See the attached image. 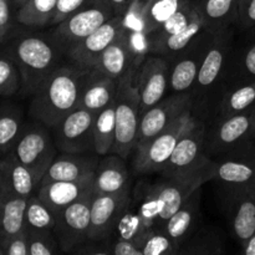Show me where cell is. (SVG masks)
Masks as SVG:
<instances>
[{
	"instance_id": "obj_1",
	"label": "cell",
	"mask_w": 255,
	"mask_h": 255,
	"mask_svg": "<svg viewBox=\"0 0 255 255\" xmlns=\"http://www.w3.org/2000/svg\"><path fill=\"white\" fill-rule=\"evenodd\" d=\"M90 70L75 64H61L40 84L31 96L29 116L49 128L81 106Z\"/></svg>"
},
{
	"instance_id": "obj_2",
	"label": "cell",
	"mask_w": 255,
	"mask_h": 255,
	"mask_svg": "<svg viewBox=\"0 0 255 255\" xmlns=\"http://www.w3.org/2000/svg\"><path fill=\"white\" fill-rule=\"evenodd\" d=\"M16 64L21 76V96L34 95L42 81L62 64L65 52L49 35L22 32L4 47Z\"/></svg>"
},
{
	"instance_id": "obj_3",
	"label": "cell",
	"mask_w": 255,
	"mask_h": 255,
	"mask_svg": "<svg viewBox=\"0 0 255 255\" xmlns=\"http://www.w3.org/2000/svg\"><path fill=\"white\" fill-rule=\"evenodd\" d=\"M162 211L163 202L156 184L138 183L120 212L112 238L136 241L144 231L157 227Z\"/></svg>"
},
{
	"instance_id": "obj_4",
	"label": "cell",
	"mask_w": 255,
	"mask_h": 255,
	"mask_svg": "<svg viewBox=\"0 0 255 255\" xmlns=\"http://www.w3.org/2000/svg\"><path fill=\"white\" fill-rule=\"evenodd\" d=\"M198 117L193 107L172 121L161 133L136 148L133 168L137 173H159L166 167L179 139L197 124Z\"/></svg>"
},
{
	"instance_id": "obj_5",
	"label": "cell",
	"mask_w": 255,
	"mask_h": 255,
	"mask_svg": "<svg viewBox=\"0 0 255 255\" xmlns=\"http://www.w3.org/2000/svg\"><path fill=\"white\" fill-rule=\"evenodd\" d=\"M216 161L207 153V126L202 120L179 139L168 163L159 172L162 177L207 174L214 179Z\"/></svg>"
},
{
	"instance_id": "obj_6",
	"label": "cell",
	"mask_w": 255,
	"mask_h": 255,
	"mask_svg": "<svg viewBox=\"0 0 255 255\" xmlns=\"http://www.w3.org/2000/svg\"><path fill=\"white\" fill-rule=\"evenodd\" d=\"M134 76L136 71H132L120 80L115 97L116 137L111 153L119 154L125 159L136 149L141 121L139 94Z\"/></svg>"
},
{
	"instance_id": "obj_7",
	"label": "cell",
	"mask_w": 255,
	"mask_h": 255,
	"mask_svg": "<svg viewBox=\"0 0 255 255\" xmlns=\"http://www.w3.org/2000/svg\"><path fill=\"white\" fill-rule=\"evenodd\" d=\"M112 16L115 15L107 0H89L84 6L54 25L50 36L62 51L66 52L70 47L96 31Z\"/></svg>"
},
{
	"instance_id": "obj_8",
	"label": "cell",
	"mask_w": 255,
	"mask_h": 255,
	"mask_svg": "<svg viewBox=\"0 0 255 255\" xmlns=\"http://www.w3.org/2000/svg\"><path fill=\"white\" fill-rule=\"evenodd\" d=\"M49 129L44 124L32 120L30 124L24 125V128L11 149L12 154L22 164L34 171L41 181L50 164L59 154V149Z\"/></svg>"
},
{
	"instance_id": "obj_9",
	"label": "cell",
	"mask_w": 255,
	"mask_h": 255,
	"mask_svg": "<svg viewBox=\"0 0 255 255\" xmlns=\"http://www.w3.org/2000/svg\"><path fill=\"white\" fill-rule=\"evenodd\" d=\"M95 112L79 107L50 128L57 149L61 153L95 152Z\"/></svg>"
},
{
	"instance_id": "obj_10",
	"label": "cell",
	"mask_w": 255,
	"mask_h": 255,
	"mask_svg": "<svg viewBox=\"0 0 255 255\" xmlns=\"http://www.w3.org/2000/svg\"><path fill=\"white\" fill-rule=\"evenodd\" d=\"M255 141V106L241 114L219 119L209 142L207 153L219 154L234 151Z\"/></svg>"
},
{
	"instance_id": "obj_11",
	"label": "cell",
	"mask_w": 255,
	"mask_h": 255,
	"mask_svg": "<svg viewBox=\"0 0 255 255\" xmlns=\"http://www.w3.org/2000/svg\"><path fill=\"white\" fill-rule=\"evenodd\" d=\"M91 199L92 193H90L55 213L54 233L62 253L71 254L89 241Z\"/></svg>"
},
{
	"instance_id": "obj_12",
	"label": "cell",
	"mask_w": 255,
	"mask_h": 255,
	"mask_svg": "<svg viewBox=\"0 0 255 255\" xmlns=\"http://www.w3.org/2000/svg\"><path fill=\"white\" fill-rule=\"evenodd\" d=\"M192 107H194V97L191 92L168 94L158 104L149 107L141 115L136 148L161 133L172 121Z\"/></svg>"
},
{
	"instance_id": "obj_13",
	"label": "cell",
	"mask_w": 255,
	"mask_h": 255,
	"mask_svg": "<svg viewBox=\"0 0 255 255\" xmlns=\"http://www.w3.org/2000/svg\"><path fill=\"white\" fill-rule=\"evenodd\" d=\"M141 115L158 104L169 92V61L156 54H148L136 70Z\"/></svg>"
},
{
	"instance_id": "obj_14",
	"label": "cell",
	"mask_w": 255,
	"mask_h": 255,
	"mask_svg": "<svg viewBox=\"0 0 255 255\" xmlns=\"http://www.w3.org/2000/svg\"><path fill=\"white\" fill-rule=\"evenodd\" d=\"M131 193V186L116 193L96 194L92 192L90 207L89 239L106 241L112 238L119 214Z\"/></svg>"
},
{
	"instance_id": "obj_15",
	"label": "cell",
	"mask_w": 255,
	"mask_h": 255,
	"mask_svg": "<svg viewBox=\"0 0 255 255\" xmlns=\"http://www.w3.org/2000/svg\"><path fill=\"white\" fill-rule=\"evenodd\" d=\"M212 36L207 31L191 44L181 55L169 61V92H191L197 81L202 61L204 59Z\"/></svg>"
},
{
	"instance_id": "obj_16",
	"label": "cell",
	"mask_w": 255,
	"mask_h": 255,
	"mask_svg": "<svg viewBox=\"0 0 255 255\" xmlns=\"http://www.w3.org/2000/svg\"><path fill=\"white\" fill-rule=\"evenodd\" d=\"M124 17L112 16L104 25H101L96 31L70 47L65 52V59L82 69H92L97 57L124 32Z\"/></svg>"
},
{
	"instance_id": "obj_17",
	"label": "cell",
	"mask_w": 255,
	"mask_h": 255,
	"mask_svg": "<svg viewBox=\"0 0 255 255\" xmlns=\"http://www.w3.org/2000/svg\"><path fill=\"white\" fill-rule=\"evenodd\" d=\"M216 161L214 179L233 187H254L255 184V141L243 147L219 154Z\"/></svg>"
},
{
	"instance_id": "obj_18",
	"label": "cell",
	"mask_w": 255,
	"mask_h": 255,
	"mask_svg": "<svg viewBox=\"0 0 255 255\" xmlns=\"http://www.w3.org/2000/svg\"><path fill=\"white\" fill-rule=\"evenodd\" d=\"M212 177L207 174L184 177H162L156 182V188L163 202V211L159 216L156 228H162L167 221L181 208L187 198L196 189L201 188Z\"/></svg>"
},
{
	"instance_id": "obj_19",
	"label": "cell",
	"mask_w": 255,
	"mask_h": 255,
	"mask_svg": "<svg viewBox=\"0 0 255 255\" xmlns=\"http://www.w3.org/2000/svg\"><path fill=\"white\" fill-rule=\"evenodd\" d=\"M232 35L233 32L219 35V36H212L208 50L202 61L197 81L194 84L193 90L191 91L193 97L194 95L206 94L221 79L222 72L228 61Z\"/></svg>"
},
{
	"instance_id": "obj_20",
	"label": "cell",
	"mask_w": 255,
	"mask_h": 255,
	"mask_svg": "<svg viewBox=\"0 0 255 255\" xmlns=\"http://www.w3.org/2000/svg\"><path fill=\"white\" fill-rule=\"evenodd\" d=\"M137 67L131 39L125 27L124 32L97 57L92 69L99 70L119 82L129 72L136 71Z\"/></svg>"
},
{
	"instance_id": "obj_21",
	"label": "cell",
	"mask_w": 255,
	"mask_h": 255,
	"mask_svg": "<svg viewBox=\"0 0 255 255\" xmlns=\"http://www.w3.org/2000/svg\"><path fill=\"white\" fill-rule=\"evenodd\" d=\"M99 162V154L95 152L60 153L50 164L41 182L81 181L94 178Z\"/></svg>"
},
{
	"instance_id": "obj_22",
	"label": "cell",
	"mask_w": 255,
	"mask_h": 255,
	"mask_svg": "<svg viewBox=\"0 0 255 255\" xmlns=\"http://www.w3.org/2000/svg\"><path fill=\"white\" fill-rule=\"evenodd\" d=\"M194 4L211 36L233 32L237 27L239 0H194Z\"/></svg>"
},
{
	"instance_id": "obj_23",
	"label": "cell",
	"mask_w": 255,
	"mask_h": 255,
	"mask_svg": "<svg viewBox=\"0 0 255 255\" xmlns=\"http://www.w3.org/2000/svg\"><path fill=\"white\" fill-rule=\"evenodd\" d=\"M94 178L81 181H50L41 182L37 188V197L54 213L92 193Z\"/></svg>"
},
{
	"instance_id": "obj_24",
	"label": "cell",
	"mask_w": 255,
	"mask_h": 255,
	"mask_svg": "<svg viewBox=\"0 0 255 255\" xmlns=\"http://www.w3.org/2000/svg\"><path fill=\"white\" fill-rule=\"evenodd\" d=\"M231 223L242 246L255 233L254 187H233L231 201Z\"/></svg>"
},
{
	"instance_id": "obj_25",
	"label": "cell",
	"mask_w": 255,
	"mask_h": 255,
	"mask_svg": "<svg viewBox=\"0 0 255 255\" xmlns=\"http://www.w3.org/2000/svg\"><path fill=\"white\" fill-rule=\"evenodd\" d=\"M0 168L4 177L7 196L11 194V196L29 198L37 192L41 178L29 167L22 164L12 154V152H9L4 157H0Z\"/></svg>"
},
{
	"instance_id": "obj_26",
	"label": "cell",
	"mask_w": 255,
	"mask_h": 255,
	"mask_svg": "<svg viewBox=\"0 0 255 255\" xmlns=\"http://www.w3.org/2000/svg\"><path fill=\"white\" fill-rule=\"evenodd\" d=\"M128 186L129 172L126 159L116 153L102 156L95 172L92 192L96 194L116 193Z\"/></svg>"
},
{
	"instance_id": "obj_27",
	"label": "cell",
	"mask_w": 255,
	"mask_h": 255,
	"mask_svg": "<svg viewBox=\"0 0 255 255\" xmlns=\"http://www.w3.org/2000/svg\"><path fill=\"white\" fill-rule=\"evenodd\" d=\"M201 188L196 189L184 201L181 208L162 227V229L173 239L178 248L198 227L199 216H201Z\"/></svg>"
},
{
	"instance_id": "obj_28",
	"label": "cell",
	"mask_w": 255,
	"mask_h": 255,
	"mask_svg": "<svg viewBox=\"0 0 255 255\" xmlns=\"http://www.w3.org/2000/svg\"><path fill=\"white\" fill-rule=\"evenodd\" d=\"M204 31L206 30H204L203 21L197 10L196 16L192 19L188 26L182 31L162 37V39L148 40V54L159 55L168 61H172L178 55L186 51L191 46L192 42L196 41Z\"/></svg>"
},
{
	"instance_id": "obj_29",
	"label": "cell",
	"mask_w": 255,
	"mask_h": 255,
	"mask_svg": "<svg viewBox=\"0 0 255 255\" xmlns=\"http://www.w3.org/2000/svg\"><path fill=\"white\" fill-rule=\"evenodd\" d=\"M119 82L96 69H90L81 97L82 109L99 114L115 101Z\"/></svg>"
},
{
	"instance_id": "obj_30",
	"label": "cell",
	"mask_w": 255,
	"mask_h": 255,
	"mask_svg": "<svg viewBox=\"0 0 255 255\" xmlns=\"http://www.w3.org/2000/svg\"><path fill=\"white\" fill-rule=\"evenodd\" d=\"M27 198L17 196L4 197L0 203V247L10 238L25 231V209Z\"/></svg>"
},
{
	"instance_id": "obj_31",
	"label": "cell",
	"mask_w": 255,
	"mask_h": 255,
	"mask_svg": "<svg viewBox=\"0 0 255 255\" xmlns=\"http://www.w3.org/2000/svg\"><path fill=\"white\" fill-rule=\"evenodd\" d=\"M255 106V79L239 80L224 92L218 107L219 119L241 114Z\"/></svg>"
},
{
	"instance_id": "obj_32",
	"label": "cell",
	"mask_w": 255,
	"mask_h": 255,
	"mask_svg": "<svg viewBox=\"0 0 255 255\" xmlns=\"http://www.w3.org/2000/svg\"><path fill=\"white\" fill-rule=\"evenodd\" d=\"M24 125V114L17 105H0V157L11 152Z\"/></svg>"
},
{
	"instance_id": "obj_33",
	"label": "cell",
	"mask_w": 255,
	"mask_h": 255,
	"mask_svg": "<svg viewBox=\"0 0 255 255\" xmlns=\"http://www.w3.org/2000/svg\"><path fill=\"white\" fill-rule=\"evenodd\" d=\"M192 1L193 0H146L142 10L143 32L148 36L178 10Z\"/></svg>"
},
{
	"instance_id": "obj_34",
	"label": "cell",
	"mask_w": 255,
	"mask_h": 255,
	"mask_svg": "<svg viewBox=\"0 0 255 255\" xmlns=\"http://www.w3.org/2000/svg\"><path fill=\"white\" fill-rule=\"evenodd\" d=\"M56 6L57 0H29L16 10L15 20L31 29L51 26Z\"/></svg>"
},
{
	"instance_id": "obj_35",
	"label": "cell",
	"mask_w": 255,
	"mask_h": 255,
	"mask_svg": "<svg viewBox=\"0 0 255 255\" xmlns=\"http://www.w3.org/2000/svg\"><path fill=\"white\" fill-rule=\"evenodd\" d=\"M116 137V112L115 101L96 114L94 122L95 152L99 156L111 153Z\"/></svg>"
},
{
	"instance_id": "obj_36",
	"label": "cell",
	"mask_w": 255,
	"mask_h": 255,
	"mask_svg": "<svg viewBox=\"0 0 255 255\" xmlns=\"http://www.w3.org/2000/svg\"><path fill=\"white\" fill-rule=\"evenodd\" d=\"M142 255H178V246L162 228L144 231L134 241Z\"/></svg>"
},
{
	"instance_id": "obj_37",
	"label": "cell",
	"mask_w": 255,
	"mask_h": 255,
	"mask_svg": "<svg viewBox=\"0 0 255 255\" xmlns=\"http://www.w3.org/2000/svg\"><path fill=\"white\" fill-rule=\"evenodd\" d=\"M55 213L37 197L27 198L25 209V228L29 231H54Z\"/></svg>"
},
{
	"instance_id": "obj_38",
	"label": "cell",
	"mask_w": 255,
	"mask_h": 255,
	"mask_svg": "<svg viewBox=\"0 0 255 255\" xmlns=\"http://www.w3.org/2000/svg\"><path fill=\"white\" fill-rule=\"evenodd\" d=\"M21 76L16 64L5 49L0 51V97L20 94Z\"/></svg>"
},
{
	"instance_id": "obj_39",
	"label": "cell",
	"mask_w": 255,
	"mask_h": 255,
	"mask_svg": "<svg viewBox=\"0 0 255 255\" xmlns=\"http://www.w3.org/2000/svg\"><path fill=\"white\" fill-rule=\"evenodd\" d=\"M223 244L219 241L218 237L216 234H212L206 232L202 233L199 232L198 234L196 231L182 243L179 247L178 255L189 254V255H196V254H221L223 252L222 249Z\"/></svg>"
},
{
	"instance_id": "obj_40",
	"label": "cell",
	"mask_w": 255,
	"mask_h": 255,
	"mask_svg": "<svg viewBox=\"0 0 255 255\" xmlns=\"http://www.w3.org/2000/svg\"><path fill=\"white\" fill-rule=\"evenodd\" d=\"M197 14V7L194 4V0L189 4H187L186 6L182 7L181 10L176 12L173 16L169 17L164 24H162L161 26L157 30H154L152 34H149L147 36V40H156V39H162V37L169 36V35H173L176 32L182 31L183 29H186L189 25V22L192 21L194 16Z\"/></svg>"
},
{
	"instance_id": "obj_41",
	"label": "cell",
	"mask_w": 255,
	"mask_h": 255,
	"mask_svg": "<svg viewBox=\"0 0 255 255\" xmlns=\"http://www.w3.org/2000/svg\"><path fill=\"white\" fill-rule=\"evenodd\" d=\"M29 255H55L62 253L54 231H29Z\"/></svg>"
},
{
	"instance_id": "obj_42",
	"label": "cell",
	"mask_w": 255,
	"mask_h": 255,
	"mask_svg": "<svg viewBox=\"0 0 255 255\" xmlns=\"http://www.w3.org/2000/svg\"><path fill=\"white\" fill-rule=\"evenodd\" d=\"M237 27L244 31H252L255 29V0H239Z\"/></svg>"
},
{
	"instance_id": "obj_43",
	"label": "cell",
	"mask_w": 255,
	"mask_h": 255,
	"mask_svg": "<svg viewBox=\"0 0 255 255\" xmlns=\"http://www.w3.org/2000/svg\"><path fill=\"white\" fill-rule=\"evenodd\" d=\"M1 249L4 255H29V241H27L26 229L10 238L1 247Z\"/></svg>"
},
{
	"instance_id": "obj_44",
	"label": "cell",
	"mask_w": 255,
	"mask_h": 255,
	"mask_svg": "<svg viewBox=\"0 0 255 255\" xmlns=\"http://www.w3.org/2000/svg\"><path fill=\"white\" fill-rule=\"evenodd\" d=\"M87 1L89 0H57L56 11H55V16L52 19L51 26L61 22L62 20L70 16L72 12H75L80 7L84 6Z\"/></svg>"
},
{
	"instance_id": "obj_45",
	"label": "cell",
	"mask_w": 255,
	"mask_h": 255,
	"mask_svg": "<svg viewBox=\"0 0 255 255\" xmlns=\"http://www.w3.org/2000/svg\"><path fill=\"white\" fill-rule=\"evenodd\" d=\"M109 241L110 254L114 255H142L134 241L121 238H111Z\"/></svg>"
},
{
	"instance_id": "obj_46",
	"label": "cell",
	"mask_w": 255,
	"mask_h": 255,
	"mask_svg": "<svg viewBox=\"0 0 255 255\" xmlns=\"http://www.w3.org/2000/svg\"><path fill=\"white\" fill-rule=\"evenodd\" d=\"M14 24L12 5L10 0H0V36L2 40L9 36Z\"/></svg>"
},
{
	"instance_id": "obj_47",
	"label": "cell",
	"mask_w": 255,
	"mask_h": 255,
	"mask_svg": "<svg viewBox=\"0 0 255 255\" xmlns=\"http://www.w3.org/2000/svg\"><path fill=\"white\" fill-rule=\"evenodd\" d=\"M239 69H241L239 80L255 79V42L247 47L246 51L243 52Z\"/></svg>"
},
{
	"instance_id": "obj_48",
	"label": "cell",
	"mask_w": 255,
	"mask_h": 255,
	"mask_svg": "<svg viewBox=\"0 0 255 255\" xmlns=\"http://www.w3.org/2000/svg\"><path fill=\"white\" fill-rule=\"evenodd\" d=\"M111 6L112 12H114L115 16H125L128 9L131 7V5L133 4L134 0H107Z\"/></svg>"
},
{
	"instance_id": "obj_49",
	"label": "cell",
	"mask_w": 255,
	"mask_h": 255,
	"mask_svg": "<svg viewBox=\"0 0 255 255\" xmlns=\"http://www.w3.org/2000/svg\"><path fill=\"white\" fill-rule=\"evenodd\" d=\"M242 247H243V253L246 255H255V233Z\"/></svg>"
},
{
	"instance_id": "obj_50",
	"label": "cell",
	"mask_w": 255,
	"mask_h": 255,
	"mask_svg": "<svg viewBox=\"0 0 255 255\" xmlns=\"http://www.w3.org/2000/svg\"><path fill=\"white\" fill-rule=\"evenodd\" d=\"M6 196H7L6 187H5L4 177H2L1 168H0V199H2V198H4V197H6Z\"/></svg>"
},
{
	"instance_id": "obj_51",
	"label": "cell",
	"mask_w": 255,
	"mask_h": 255,
	"mask_svg": "<svg viewBox=\"0 0 255 255\" xmlns=\"http://www.w3.org/2000/svg\"><path fill=\"white\" fill-rule=\"evenodd\" d=\"M29 1V0H10V2H11V5H12V7H14V9H20V7L22 6V5H25L26 4V2Z\"/></svg>"
},
{
	"instance_id": "obj_52",
	"label": "cell",
	"mask_w": 255,
	"mask_h": 255,
	"mask_svg": "<svg viewBox=\"0 0 255 255\" xmlns=\"http://www.w3.org/2000/svg\"><path fill=\"white\" fill-rule=\"evenodd\" d=\"M0 255H4V252H2V249H1V247H0Z\"/></svg>"
},
{
	"instance_id": "obj_53",
	"label": "cell",
	"mask_w": 255,
	"mask_h": 255,
	"mask_svg": "<svg viewBox=\"0 0 255 255\" xmlns=\"http://www.w3.org/2000/svg\"><path fill=\"white\" fill-rule=\"evenodd\" d=\"M252 32H253V34L255 35V29H253V30H252Z\"/></svg>"
},
{
	"instance_id": "obj_54",
	"label": "cell",
	"mask_w": 255,
	"mask_h": 255,
	"mask_svg": "<svg viewBox=\"0 0 255 255\" xmlns=\"http://www.w3.org/2000/svg\"><path fill=\"white\" fill-rule=\"evenodd\" d=\"M2 41H4V40H2L1 36H0V42H2Z\"/></svg>"
},
{
	"instance_id": "obj_55",
	"label": "cell",
	"mask_w": 255,
	"mask_h": 255,
	"mask_svg": "<svg viewBox=\"0 0 255 255\" xmlns=\"http://www.w3.org/2000/svg\"><path fill=\"white\" fill-rule=\"evenodd\" d=\"M254 189H255V184H254Z\"/></svg>"
},
{
	"instance_id": "obj_56",
	"label": "cell",
	"mask_w": 255,
	"mask_h": 255,
	"mask_svg": "<svg viewBox=\"0 0 255 255\" xmlns=\"http://www.w3.org/2000/svg\"><path fill=\"white\" fill-rule=\"evenodd\" d=\"M0 203H1V201H0Z\"/></svg>"
},
{
	"instance_id": "obj_57",
	"label": "cell",
	"mask_w": 255,
	"mask_h": 255,
	"mask_svg": "<svg viewBox=\"0 0 255 255\" xmlns=\"http://www.w3.org/2000/svg\"><path fill=\"white\" fill-rule=\"evenodd\" d=\"M0 201H1V199H0Z\"/></svg>"
}]
</instances>
